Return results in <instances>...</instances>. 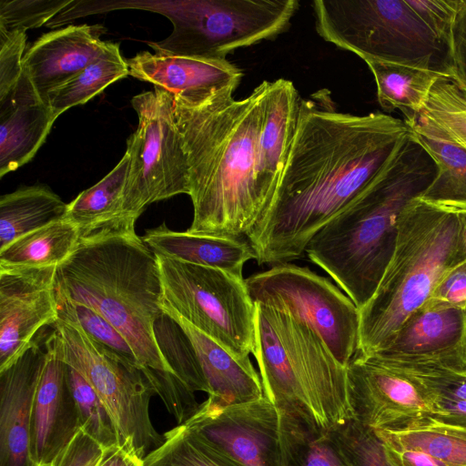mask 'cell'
Returning <instances> with one entry per match:
<instances>
[{
	"instance_id": "cell-24",
	"label": "cell",
	"mask_w": 466,
	"mask_h": 466,
	"mask_svg": "<svg viewBox=\"0 0 466 466\" xmlns=\"http://www.w3.org/2000/svg\"><path fill=\"white\" fill-rule=\"evenodd\" d=\"M142 239L155 254L222 269L238 277H243L245 264L255 259L248 240L174 231L165 223L147 229Z\"/></svg>"
},
{
	"instance_id": "cell-37",
	"label": "cell",
	"mask_w": 466,
	"mask_h": 466,
	"mask_svg": "<svg viewBox=\"0 0 466 466\" xmlns=\"http://www.w3.org/2000/svg\"><path fill=\"white\" fill-rule=\"evenodd\" d=\"M67 378L76 404L81 431L103 449L118 444L119 438L114 422L92 387L68 365Z\"/></svg>"
},
{
	"instance_id": "cell-46",
	"label": "cell",
	"mask_w": 466,
	"mask_h": 466,
	"mask_svg": "<svg viewBox=\"0 0 466 466\" xmlns=\"http://www.w3.org/2000/svg\"><path fill=\"white\" fill-rule=\"evenodd\" d=\"M384 445L388 458L393 466H447L424 451L399 448L386 442Z\"/></svg>"
},
{
	"instance_id": "cell-14",
	"label": "cell",
	"mask_w": 466,
	"mask_h": 466,
	"mask_svg": "<svg viewBox=\"0 0 466 466\" xmlns=\"http://www.w3.org/2000/svg\"><path fill=\"white\" fill-rule=\"evenodd\" d=\"M347 373L353 418L365 426L396 431L431 420L432 398L416 377L358 353Z\"/></svg>"
},
{
	"instance_id": "cell-13",
	"label": "cell",
	"mask_w": 466,
	"mask_h": 466,
	"mask_svg": "<svg viewBox=\"0 0 466 466\" xmlns=\"http://www.w3.org/2000/svg\"><path fill=\"white\" fill-rule=\"evenodd\" d=\"M412 375L466 368V308L431 298L413 311L384 348L370 355Z\"/></svg>"
},
{
	"instance_id": "cell-31",
	"label": "cell",
	"mask_w": 466,
	"mask_h": 466,
	"mask_svg": "<svg viewBox=\"0 0 466 466\" xmlns=\"http://www.w3.org/2000/svg\"><path fill=\"white\" fill-rule=\"evenodd\" d=\"M392 446L424 451L447 466H466V429L429 420L396 431H376Z\"/></svg>"
},
{
	"instance_id": "cell-25",
	"label": "cell",
	"mask_w": 466,
	"mask_h": 466,
	"mask_svg": "<svg viewBox=\"0 0 466 466\" xmlns=\"http://www.w3.org/2000/svg\"><path fill=\"white\" fill-rule=\"evenodd\" d=\"M61 198L45 185L24 187L0 198V249L35 229L65 218Z\"/></svg>"
},
{
	"instance_id": "cell-15",
	"label": "cell",
	"mask_w": 466,
	"mask_h": 466,
	"mask_svg": "<svg viewBox=\"0 0 466 466\" xmlns=\"http://www.w3.org/2000/svg\"><path fill=\"white\" fill-rule=\"evenodd\" d=\"M183 424L241 466H281L279 412L265 395L226 406L207 399Z\"/></svg>"
},
{
	"instance_id": "cell-5",
	"label": "cell",
	"mask_w": 466,
	"mask_h": 466,
	"mask_svg": "<svg viewBox=\"0 0 466 466\" xmlns=\"http://www.w3.org/2000/svg\"><path fill=\"white\" fill-rule=\"evenodd\" d=\"M466 260L458 211L413 199L399 219L393 255L369 301L360 309L356 353L386 346L405 319L431 298L444 274Z\"/></svg>"
},
{
	"instance_id": "cell-4",
	"label": "cell",
	"mask_w": 466,
	"mask_h": 466,
	"mask_svg": "<svg viewBox=\"0 0 466 466\" xmlns=\"http://www.w3.org/2000/svg\"><path fill=\"white\" fill-rule=\"evenodd\" d=\"M438 172L432 157L409 137L383 174L323 226L305 253L360 309L372 297L393 255L399 219Z\"/></svg>"
},
{
	"instance_id": "cell-12",
	"label": "cell",
	"mask_w": 466,
	"mask_h": 466,
	"mask_svg": "<svg viewBox=\"0 0 466 466\" xmlns=\"http://www.w3.org/2000/svg\"><path fill=\"white\" fill-rule=\"evenodd\" d=\"M138 124L127 140L129 168L123 196L125 218L137 220L146 208L188 195L186 155L175 124L169 93L155 87L135 96Z\"/></svg>"
},
{
	"instance_id": "cell-27",
	"label": "cell",
	"mask_w": 466,
	"mask_h": 466,
	"mask_svg": "<svg viewBox=\"0 0 466 466\" xmlns=\"http://www.w3.org/2000/svg\"><path fill=\"white\" fill-rule=\"evenodd\" d=\"M79 228L66 219L55 221L0 249V268L57 267L76 249Z\"/></svg>"
},
{
	"instance_id": "cell-32",
	"label": "cell",
	"mask_w": 466,
	"mask_h": 466,
	"mask_svg": "<svg viewBox=\"0 0 466 466\" xmlns=\"http://www.w3.org/2000/svg\"><path fill=\"white\" fill-rule=\"evenodd\" d=\"M163 436L162 444L143 459V466H241L185 424Z\"/></svg>"
},
{
	"instance_id": "cell-43",
	"label": "cell",
	"mask_w": 466,
	"mask_h": 466,
	"mask_svg": "<svg viewBox=\"0 0 466 466\" xmlns=\"http://www.w3.org/2000/svg\"><path fill=\"white\" fill-rule=\"evenodd\" d=\"M451 52L454 79L466 90V0H460L451 29Z\"/></svg>"
},
{
	"instance_id": "cell-18",
	"label": "cell",
	"mask_w": 466,
	"mask_h": 466,
	"mask_svg": "<svg viewBox=\"0 0 466 466\" xmlns=\"http://www.w3.org/2000/svg\"><path fill=\"white\" fill-rule=\"evenodd\" d=\"M44 330L13 364L0 371V466H35L30 452L31 420L46 356Z\"/></svg>"
},
{
	"instance_id": "cell-23",
	"label": "cell",
	"mask_w": 466,
	"mask_h": 466,
	"mask_svg": "<svg viewBox=\"0 0 466 466\" xmlns=\"http://www.w3.org/2000/svg\"><path fill=\"white\" fill-rule=\"evenodd\" d=\"M412 137L432 157L438 172L420 199L455 210L466 209V149L421 112L405 113Z\"/></svg>"
},
{
	"instance_id": "cell-48",
	"label": "cell",
	"mask_w": 466,
	"mask_h": 466,
	"mask_svg": "<svg viewBox=\"0 0 466 466\" xmlns=\"http://www.w3.org/2000/svg\"><path fill=\"white\" fill-rule=\"evenodd\" d=\"M457 211H458V216L460 218L461 233H462L463 241H464L465 249H466V209L465 210H457Z\"/></svg>"
},
{
	"instance_id": "cell-11",
	"label": "cell",
	"mask_w": 466,
	"mask_h": 466,
	"mask_svg": "<svg viewBox=\"0 0 466 466\" xmlns=\"http://www.w3.org/2000/svg\"><path fill=\"white\" fill-rule=\"evenodd\" d=\"M245 282L255 304L288 313L310 327L347 366L359 341L360 309L328 278L289 262L273 265Z\"/></svg>"
},
{
	"instance_id": "cell-44",
	"label": "cell",
	"mask_w": 466,
	"mask_h": 466,
	"mask_svg": "<svg viewBox=\"0 0 466 466\" xmlns=\"http://www.w3.org/2000/svg\"><path fill=\"white\" fill-rule=\"evenodd\" d=\"M431 298L466 308V260L444 274L434 289Z\"/></svg>"
},
{
	"instance_id": "cell-3",
	"label": "cell",
	"mask_w": 466,
	"mask_h": 466,
	"mask_svg": "<svg viewBox=\"0 0 466 466\" xmlns=\"http://www.w3.org/2000/svg\"><path fill=\"white\" fill-rule=\"evenodd\" d=\"M135 222L124 218L81 236L57 266L56 295L106 318L128 341L142 370L175 374L155 334L164 315L158 260L136 234Z\"/></svg>"
},
{
	"instance_id": "cell-40",
	"label": "cell",
	"mask_w": 466,
	"mask_h": 466,
	"mask_svg": "<svg viewBox=\"0 0 466 466\" xmlns=\"http://www.w3.org/2000/svg\"><path fill=\"white\" fill-rule=\"evenodd\" d=\"M460 0H408L428 27L451 46V29Z\"/></svg>"
},
{
	"instance_id": "cell-45",
	"label": "cell",
	"mask_w": 466,
	"mask_h": 466,
	"mask_svg": "<svg viewBox=\"0 0 466 466\" xmlns=\"http://www.w3.org/2000/svg\"><path fill=\"white\" fill-rule=\"evenodd\" d=\"M431 420L466 429V401L432 397Z\"/></svg>"
},
{
	"instance_id": "cell-34",
	"label": "cell",
	"mask_w": 466,
	"mask_h": 466,
	"mask_svg": "<svg viewBox=\"0 0 466 466\" xmlns=\"http://www.w3.org/2000/svg\"><path fill=\"white\" fill-rule=\"evenodd\" d=\"M420 112L466 149V90L456 79L448 76L440 77Z\"/></svg>"
},
{
	"instance_id": "cell-9",
	"label": "cell",
	"mask_w": 466,
	"mask_h": 466,
	"mask_svg": "<svg viewBox=\"0 0 466 466\" xmlns=\"http://www.w3.org/2000/svg\"><path fill=\"white\" fill-rule=\"evenodd\" d=\"M157 255L164 304L239 359L255 348L256 306L243 277Z\"/></svg>"
},
{
	"instance_id": "cell-21",
	"label": "cell",
	"mask_w": 466,
	"mask_h": 466,
	"mask_svg": "<svg viewBox=\"0 0 466 466\" xmlns=\"http://www.w3.org/2000/svg\"><path fill=\"white\" fill-rule=\"evenodd\" d=\"M56 119L24 73L15 87L0 99V177L35 157Z\"/></svg>"
},
{
	"instance_id": "cell-8",
	"label": "cell",
	"mask_w": 466,
	"mask_h": 466,
	"mask_svg": "<svg viewBox=\"0 0 466 466\" xmlns=\"http://www.w3.org/2000/svg\"><path fill=\"white\" fill-rule=\"evenodd\" d=\"M112 9L158 13L173 25L171 34L147 42L160 56L227 59L237 49L285 32L298 0H175L112 2Z\"/></svg>"
},
{
	"instance_id": "cell-2",
	"label": "cell",
	"mask_w": 466,
	"mask_h": 466,
	"mask_svg": "<svg viewBox=\"0 0 466 466\" xmlns=\"http://www.w3.org/2000/svg\"><path fill=\"white\" fill-rule=\"evenodd\" d=\"M313 97L301 99L272 200L246 235L259 265L301 257L312 237L383 174L410 135L404 120L339 112L325 90Z\"/></svg>"
},
{
	"instance_id": "cell-17",
	"label": "cell",
	"mask_w": 466,
	"mask_h": 466,
	"mask_svg": "<svg viewBox=\"0 0 466 466\" xmlns=\"http://www.w3.org/2000/svg\"><path fill=\"white\" fill-rule=\"evenodd\" d=\"M46 350L31 420L30 452L35 466H50L81 430L67 364L57 350L55 327L46 332Z\"/></svg>"
},
{
	"instance_id": "cell-39",
	"label": "cell",
	"mask_w": 466,
	"mask_h": 466,
	"mask_svg": "<svg viewBox=\"0 0 466 466\" xmlns=\"http://www.w3.org/2000/svg\"><path fill=\"white\" fill-rule=\"evenodd\" d=\"M25 46V32H0V99L15 87L24 74Z\"/></svg>"
},
{
	"instance_id": "cell-38",
	"label": "cell",
	"mask_w": 466,
	"mask_h": 466,
	"mask_svg": "<svg viewBox=\"0 0 466 466\" xmlns=\"http://www.w3.org/2000/svg\"><path fill=\"white\" fill-rule=\"evenodd\" d=\"M73 0H1L0 32L34 29L48 24Z\"/></svg>"
},
{
	"instance_id": "cell-42",
	"label": "cell",
	"mask_w": 466,
	"mask_h": 466,
	"mask_svg": "<svg viewBox=\"0 0 466 466\" xmlns=\"http://www.w3.org/2000/svg\"><path fill=\"white\" fill-rule=\"evenodd\" d=\"M412 376L423 383L432 397L466 401V368L461 370Z\"/></svg>"
},
{
	"instance_id": "cell-28",
	"label": "cell",
	"mask_w": 466,
	"mask_h": 466,
	"mask_svg": "<svg viewBox=\"0 0 466 466\" xmlns=\"http://www.w3.org/2000/svg\"><path fill=\"white\" fill-rule=\"evenodd\" d=\"M377 86V97L387 111L400 109L419 113L423 108L434 83L443 75L406 65L366 60Z\"/></svg>"
},
{
	"instance_id": "cell-29",
	"label": "cell",
	"mask_w": 466,
	"mask_h": 466,
	"mask_svg": "<svg viewBox=\"0 0 466 466\" xmlns=\"http://www.w3.org/2000/svg\"><path fill=\"white\" fill-rule=\"evenodd\" d=\"M279 412L281 466H346L328 431L299 415Z\"/></svg>"
},
{
	"instance_id": "cell-41",
	"label": "cell",
	"mask_w": 466,
	"mask_h": 466,
	"mask_svg": "<svg viewBox=\"0 0 466 466\" xmlns=\"http://www.w3.org/2000/svg\"><path fill=\"white\" fill-rule=\"evenodd\" d=\"M103 453L104 449L80 430L50 466H98Z\"/></svg>"
},
{
	"instance_id": "cell-10",
	"label": "cell",
	"mask_w": 466,
	"mask_h": 466,
	"mask_svg": "<svg viewBox=\"0 0 466 466\" xmlns=\"http://www.w3.org/2000/svg\"><path fill=\"white\" fill-rule=\"evenodd\" d=\"M54 327L61 359L95 390L114 422L119 444L144 459L164 441L149 418V400L157 395L152 384L141 370L106 352L75 321L58 317Z\"/></svg>"
},
{
	"instance_id": "cell-20",
	"label": "cell",
	"mask_w": 466,
	"mask_h": 466,
	"mask_svg": "<svg viewBox=\"0 0 466 466\" xmlns=\"http://www.w3.org/2000/svg\"><path fill=\"white\" fill-rule=\"evenodd\" d=\"M127 62L129 76L183 96L237 89L243 76L242 70L228 59L160 56L143 51Z\"/></svg>"
},
{
	"instance_id": "cell-33",
	"label": "cell",
	"mask_w": 466,
	"mask_h": 466,
	"mask_svg": "<svg viewBox=\"0 0 466 466\" xmlns=\"http://www.w3.org/2000/svg\"><path fill=\"white\" fill-rule=\"evenodd\" d=\"M159 349L175 374L194 392L208 393L194 349L178 323L164 315L155 324Z\"/></svg>"
},
{
	"instance_id": "cell-26",
	"label": "cell",
	"mask_w": 466,
	"mask_h": 466,
	"mask_svg": "<svg viewBox=\"0 0 466 466\" xmlns=\"http://www.w3.org/2000/svg\"><path fill=\"white\" fill-rule=\"evenodd\" d=\"M129 168V155L100 181L82 191L67 204L65 219L76 226L81 236L124 218L123 196Z\"/></svg>"
},
{
	"instance_id": "cell-1",
	"label": "cell",
	"mask_w": 466,
	"mask_h": 466,
	"mask_svg": "<svg viewBox=\"0 0 466 466\" xmlns=\"http://www.w3.org/2000/svg\"><path fill=\"white\" fill-rule=\"evenodd\" d=\"M236 89L171 95L186 155L194 235H247L269 206L295 134L301 97L287 79Z\"/></svg>"
},
{
	"instance_id": "cell-6",
	"label": "cell",
	"mask_w": 466,
	"mask_h": 466,
	"mask_svg": "<svg viewBox=\"0 0 466 466\" xmlns=\"http://www.w3.org/2000/svg\"><path fill=\"white\" fill-rule=\"evenodd\" d=\"M255 348L264 395L279 410L329 431L353 419L347 366L291 315L255 304Z\"/></svg>"
},
{
	"instance_id": "cell-16",
	"label": "cell",
	"mask_w": 466,
	"mask_h": 466,
	"mask_svg": "<svg viewBox=\"0 0 466 466\" xmlns=\"http://www.w3.org/2000/svg\"><path fill=\"white\" fill-rule=\"evenodd\" d=\"M56 268H0V371L57 320Z\"/></svg>"
},
{
	"instance_id": "cell-35",
	"label": "cell",
	"mask_w": 466,
	"mask_h": 466,
	"mask_svg": "<svg viewBox=\"0 0 466 466\" xmlns=\"http://www.w3.org/2000/svg\"><path fill=\"white\" fill-rule=\"evenodd\" d=\"M56 299L58 317L75 321L94 342L106 352L123 363L141 370L128 341L106 318L81 303L57 295Z\"/></svg>"
},
{
	"instance_id": "cell-22",
	"label": "cell",
	"mask_w": 466,
	"mask_h": 466,
	"mask_svg": "<svg viewBox=\"0 0 466 466\" xmlns=\"http://www.w3.org/2000/svg\"><path fill=\"white\" fill-rule=\"evenodd\" d=\"M188 338L208 388V400L221 405L246 402L264 395L260 376L250 359H239L163 303Z\"/></svg>"
},
{
	"instance_id": "cell-7",
	"label": "cell",
	"mask_w": 466,
	"mask_h": 466,
	"mask_svg": "<svg viewBox=\"0 0 466 466\" xmlns=\"http://www.w3.org/2000/svg\"><path fill=\"white\" fill-rule=\"evenodd\" d=\"M319 35L362 60L410 66L454 77L451 46L404 0H315Z\"/></svg>"
},
{
	"instance_id": "cell-47",
	"label": "cell",
	"mask_w": 466,
	"mask_h": 466,
	"mask_svg": "<svg viewBox=\"0 0 466 466\" xmlns=\"http://www.w3.org/2000/svg\"><path fill=\"white\" fill-rule=\"evenodd\" d=\"M98 466H143V459L132 449L118 443L104 449Z\"/></svg>"
},
{
	"instance_id": "cell-36",
	"label": "cell",
	"mask_w": 466,
	"mask_h": 466,
	"mask_svg": "<svg viewBox=\"0 0 466 466\" xmlns=\"http://www.w3.org/2000/svg\"><path fill=\"white\" fill-rule=\"evenodd\" d=\"M328 432L346 466H393L376 431L354 418Z\"/></svg>"
},
{
	"instance_id": "cell-19",
	"label": "cell",
	"mask_w": 466,
	"mask_h": 466,
	"mask_svg": "<svg viewBox=\"0 0 466 466\" xmlns=\"http://www.w3.org/2000/svg\"><path fill=\"white\" fill-rule=\"evenodd\" d=\"M105 31L101 25H72L44 34L32 44L24 56V73L45 101L50 91L104 53L108 42L100 35Z\"/></svg>"
},
{
	"instance_id": "cell-30",
	"label": "cell",
	"mask_w": 466,
	"mask_h": 466,
	"mask_svg": "<svg viewBox=\"0 0 466 466\" xmlns=\"http://www.w3.org/2000/svg\"><path fill=\"white\" fill-rule=\"evenodd\" d=\"M129 75L119 44L108 42L104 53L76 76L50 91L46 98L57 118L72 106L86 104L112 83Z\"/></svg>"
}]
</instances>
